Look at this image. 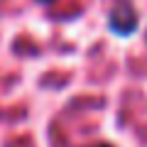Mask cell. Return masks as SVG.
<instances>
[{
	"instance_id": "1",
	"label": "cell",
	"mask_w": 147,
	"mask_h": 147,
	"mask_svg": "<svg viewBox=\"0 0 147 147\" xmlns=\"http://www.w3.org/2000/svg\"><path fill=\"white\" fill-rule=\"evenodd\" d=\"M137 10L132 7L130 0H120L108 15V30L118 37H130L137 30Z\"/></svg>"
},
{
	"instance_id": "2",
	"label": "cell",
	"mask_w": 147,
	"mask_h": 147,
	"mask_svg": "<svg viewBox=\"0 0 147 147\" xmlns=\"http://www.w3.org/2000/svg\"><path fill=\"white\" fill-rule=\"evenodd\" d=\"M37 3H44V5H49V3H54V0H37Z\"/></svg>"
},
{
	"instance_id": "3",
	"label": "cell",
	"mask_w": 147,
	"mask_h": 147,
	"mask_svg": "<svg viewBox=\"0 0 147 147\" xmlns=\"http://www.w3.org/2000/svg\"><path fill=\"white\" fill-rule=\"evenodd\" d=\"M96 147H113V145H105V142H103V145H96Z\"/></svg>"
}]
</instances>
